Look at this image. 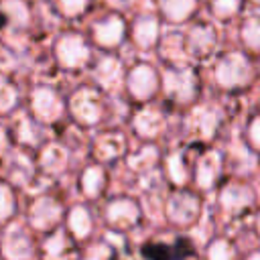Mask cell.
<instances>
[{"mask_svg":"<svg viewBox=\"0 0 260 260\" xmlns=\"http://www.w3.org/2000/svg\"><path fill=\"white\" fill-rule=\"evenodd\" d=\"M61 209L53 199H39L30 209V223L37 230H51L59 221Z\"/></svg>","mask_w":260,"mask_h":260,"instance_id":"obj_4","label":"cell"},{"mask_svg":"<svg viewBox=\"0 0 260 260\" xmlns=\"http://www.w3.org/2000/svg\"><path fill=\"white\" fill-rule=\"evenodd\" d=\"M162 6L171 18H183L193 8V0H165Z\"/></svg>","mask_w":260,"mask_h":260,"instance_id":"obj_16","label":"cell"},{"mask_svg":"<svg viewBox=\"0 0 260 260\" xmlns=\"http://www.w3.org/2000/svg\"><path fill=\"white\" fill-rule=\"evenodd\" d=\"M144 256L148 260H183L181 250L169 244H150L144 248Z\"/></svg>","mask_w":260,"mask_h":260,"instance_id":"obj_8","label":"cell"},{"mask_svg":"<svg viewBox=\"0 0 260 260\" xmlns=\"http://www.w3.org/2000/svg\"><path fill=\"white\" fill-rule=\"evenodd\" d=\"M35 108L45 118H55L59 114V102L51 91H39L37 98H35Z\"/></svg>","mask_w":260,"mask_h":260,"instance_id":"obj_12","label":"cell"},{"mask_svg":"<svg viewBox=\"0 0 260 260\" xmlns=\"http://www.w3.org/2000/svg\"><path fill=\"white\" fill-rule=\"evenodd\" d=\"M154 32H156V22H152V20H142V22L136 24V39H138L142 45L152 43Z\"/></svg>","mask_w":260,"mask_h":260,"instance_id":"obj_18","label":"cell"},{"mask_svg":"<svg viewBox=\"0 0 260 260\" xmlns=\"http://www.w3.org/2000/svg\"><path fill=\"white\" fill-rule=\"evenodd\" d=\"M2 146H4V136H2V132H0V150H2Z\"/></svg>","mask_w":260,"mask_h":260,"instance_id":"obj_25","label":"cell"},{"mask_svg":"<svg viewBox=\"0 0 260 260\" xmlns=\"http://www.w3.org/2000/svg\"><path fill=\"white\" fill-rule=\"evenodd\" d=\"M12 209H14V199L10 191L4 185H0V219H6L12 213Z\"/></svg>","mask_w":260,"mask_h":260,"instance_id":"obj_19","label":"cell"},{"mask_svg":"<svg viewBox=\"0 0 260 260\" xmlns=\"http://www.w3.org/2000/svg\"><path fill=\"white\" fill-rule=\"evenodd\" d=\"M152 79H154V77H152L150 69H148V67H140L138 71L132 73L130 87H132L134 93H138V95H146V93H150L152 87H154V81H152Z\"/></svg>","mask_w":260,"mask_h":260,"instance_id":"obj_9","label":"cell"},{"mask_svg":"<svg viewBox=\"0 0 260 260\" xmlns=\"http://www.w3.org/2000/svg\"><path fill=\"white\" fill-rule=\"evenodd\" d=\"M246 260H260V252H254V254H250Z\"/></svg>","mask_w":260,"mask_h":260,"instance_id":"obj_24","label":"cell"},{"mask_svg":"<svg viewBox=\"0 0 260 260\" xmlns=\"http://www.w3.org/2000/svg\"><path fill=\"white\" fill-rule=\"evenodd\" d=\"M69 230L75 238H85L91 232V217L83 207H75L69 213Z\"/></svg>","mask_w":260,"mask_h":260,"instance_id":"obj_6","label":"cell"},{"mask_svg":"<svg viewBox=\"0 0 260 260\" xmlns=\"http://www.w3.org/2000/svg\"><path fill=\"white\" fill-rule=\"evenodd\" d=\"M258 234H260V215H258Z\"/></svg>","mask_w":260,"mask_h":260,"instance_id":"obj_26","label":"cell"},{"mask_svg":"<svg viewBox=\"0 0 260 260\" xmlns=\"http://www.w3.org/2000/svg\"><path fill=\"white\" fill-rule=\"evenodd\" d=\"M83 260H114V254H112V248L108 244L100 242V244H93L91 248L85 250Z\"/></svg>","mask_w":260,"mask_h":260,"instance_id":"obj_17","label":"cell"},{"mask_svg":"<svg viewBox=\"0 0 260 260\" xmlns=\"http://www.w3.org/2000/svg\"><path fill=\"white\" fill-rule=\"evenodd\" d=\"M10 104H12V89L6 87L4 83H0V110L8 108Z\"/></svg>","mask_w":260,"mask_h":260,"instance_id":"obj_21","label":"cell"},{"mask_svg":"<svg viewBox=\"0 0 260 260\" xmlns=\"http://www.w3.org/2000/svg\"><path fill=\"white\" fill-rule=\"evenodd\" d=\"M217 171H219V160H217V156H215V154L205 156V158L201 160V165H199V173H197V181H199V185H201V187H209V185L213 183Z\"/></svg>","mask_w":260,"mask_h":260,"instance_id":"obj_10","label":"cell"},{"mask_svg":"<svg viewBox=\"0 0 260 260\" xmlns=\"http://www.w3.org/2000/svg\"><path fill=\"white\" fill-rule=\"evenodd\" d=\"M102 185H104V177H102L100 169H89V171L85 173V177H83V191L93 197V195L100 193Z\"/></svg>","mask_w":260,"mask_h":260,"instance_id":"obj_15","label":"cell"},{"mask_svg":"<svg viewBox=\"0 0 260 260\" xmlns=\"http://www.w3.org/2000/svg\"><path fill=\"white\" fill-rule=\"evenodd\" d=\"M252 140H254V142L260 146V120L254 124V130H252Z\"/></svg>","mask_w":260,"mask_h":260,"instance_id":"obj_23","label":"cell"},{"mask_svg":"<svg viewBox=\"0 0 260 260\" xmlns=\"http://www.w3.org/2000/svg\"><path fill=\"white\" fill-rule=\"evenodd\" d=\"M43 250H45V256L49 260H61L69 252V242H67V238L63 234H55L53 238H49L45 242Z\"/></svg>","mask_w":260,"mask_h":260,"instance_id":"obj_11","label":"cell"},{"mask_svg":"<svg viewBox=\"0 0 260 260\" xmlns=\"http://www.w3.org/2000/svg\"><path fill=\"white\" fill-rule=\"evenodd\" d=\"M120 32H122V24H120L118 18H110L106 24H100V26L95 28L98 39H100L102 43H108V45L116 43V41L120 39Z\"/></svg>","mask_w":260,"mask_h":260,"instance_id":"obj_14","label":"cell"},{"mask_svg":"<svg viewBox=\"0 0 260 260\" xmlns=\"http://www.w3.org/2000/svg\"><path fill=\"white\" fill-rule=\"evenodd\" d=\"M238 8V0H219L217 4H215V10L219 12V14H230V12H234Z\"/></svg>","mask_w":260,"mask_h":260,"instance_id":"obj_20","label":"cell"},{"mask_svg":"<svg viewBox=\"0 0 260 260\" xmlns=\"http://www.w3.org/2000/svg\"><path fill=\"white\" fill-rule=\"evenodd\" d=\"M83 4H85V0H63L65 10H69V12H79L83 8Z\"/></svg>","mask_w":260,"mask_h":260,"instance_id":"obj_22","label":"cell"},{"mask_svg":"<svg viewBox=\"0 0 260 260\" xmlns=\"http://www.w3.org/2000/svg\"><path fill=\"white\" fill-rule=\"evenodd\" d=\"M59 55L65 63H81L85 59V47L79 39H65L59 47Z\"/></svg>","mask_w":260,"mask_h":260,"instance_id":"obj_7","label":"cell"},{"mask_svg":"<svg viewBox=\"0 0 260 260\" xmlns=\"http://www.w3.org/2000/svg\"><path fill=\"white\" fill-rule=\"evenodd\" d=\"M252 193L242 185H230L221 193V207L230 213H240L252 205Z\"/></svg>","mask_w":260,"mask_h":260,"instance_id":"obj_5","label":"cell"},{"mask_svg":"<svg viewBox=\"0 0 260 260\" xmlns=\"http://www.w3.org/2000/svg\"><path fill=\"white\" fill-rule=\"evenodd\" d=\"M207 260H236V250L228 240H215L207 248Z\"/></svg>","mask_w":260,"mask_h":260,"instance_id":"obj_13","label":"cell"},{"mask_svg":"<svg viewBox=\"0 0 260 260\" xmlns=\"http://www.w3.org/2000/svg\"><path fill=\"white\" fill-rule=\"evenodd\" d=\"M138 207L130 201V199H116L108 205L106 209V219L110 225L114 228H120V230H128V228H134L138 223Z\"/></svg>","mask_w":260,"mask_h":260,"instance_id":"obj_3","label":"cell"},{"mask_svg":"<svg viewBox=\"0 0 260 260\" xmlns=\"http://www.w3.org/2000/svg\"><path fill=\"white\" fill-rule=\"evenodd\" d=\"M199 215V201L191 193H177L169 201V217L179 225L195 221Z\"/></svg>","mask_w":260,"mask_h":260,"instance_id":"obj_2","label":"cell"},{"mask_svg":"<svg viewBox=\"0 0 260 260\" xmlns=\"http://www.w3.org/2000/svg\"><path fill=\"white\" fill-rule=\"evenodd\" d=\"M2 254L6 260H28L32 254V242L18 225L8 230L2 238Z\"/></svg>","mask_w":260,"mask_h":260,"instance_id":"obj_1","label":"cell"}]
</instances>
